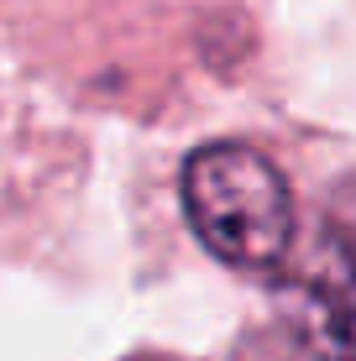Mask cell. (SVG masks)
Here are the masks:
<instances>
[{"instance_id":"6da1fadb","label":"cell","mask_w":356,"mask_h":361,"mask_svg":"<svg viewBox=\"0 0 356 361\" xmlns=\"http://www.w3.org/2000/svg\"><path fill=\"white\" fill-rule=\"evenodd\" d=\"M183 215L194 235L241 272H278L293 252V189L247 142H210L183 163Z\"/></svg>"},{"instance_id":"7a4b0ae2","label":"cell","mask_w":356,"mask_h":361,"mask_svg":"<svg viewBox=\"0 0 356 361\" xmlns=\"http://www.w3.org/2000/svg\"><path fill=\"white\" fill-rule=\"evenodd\" d=\"M304 309L299 325L320 361H351V262H346V231L330 226L309 272L299 278Z\"/></svg>"}]
</instances>
